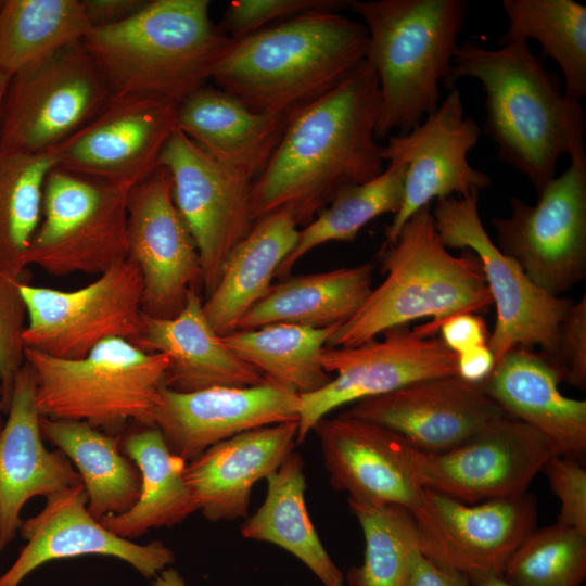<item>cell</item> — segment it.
<instances>
[{
  "instance_id": "obj_13",
  "label": "cell",
  "mask_w": 586,
  "mask_h": 586,
  "mask_svg": "<svg viewBox=\"0 0 586 586\" xmlns=\"http://www.w3.org/2000/svg\"><path fill=\"white\" fill-rule=\"evenodd\" d=\"M158 166L170 176L174 201L196 244L202 286L208 296L230 254L255 224L253 181L214 158L179 129L167 141Z\"/></svg>"
},
{
  "instance_id": "obj_16",
  "label": "cell",
  "mask_w": 586,
  "mask_h": 586,
  "mask_svg": "<svg viewBox=\"0 0 586 586\" xmlns=\"http://www.w3.org/2000/svg\"><path fill=\"white\" fill-rule=\"evenodd\" d=\"M553 455L545 435L505 415L450 450L425 454L412 447L411 461L422 488L477 504L526 493Z\"/></svg>"
},
{
  "instance_id": "obj_18",
  "label": "cell",
  "mask_w": 586,
  "mask_h": 586,
  "mask_svg": "<svg viewBox=\"0 0 586 586\" xmlns=\"http://www.w3.org/2000/svg\"><path fill=\"white\" fill-rule=\"evenodd\" d=\"M177 104L154 97H113L52 150L58 167L132 189L160 167L162 152L177 129Z\"/></svg>"
},
{
  "instance_id": "obj_42",
  "label": "cell",
  "mask_w": 586,
  "mask_h": 586,
  "mask_svg": "<svg viewBox=\"0 0 586 586\" xmlns=\"http://www.w3.org/2000/svg\"><path fill=\"white\" fill-rule=\"evenodd\" d=\"M352 0H232L227 5L220 28L232 39L256 33L271 22L280 23L297 15L348 9Z\"/></svg>"
},
{
  "instance_id": "obj_24",
  "label": "cell",
  "mask_w": 586,
  "mask_h": 586,
  "mask_svg": "<svg viewBox=\"0 0 586 586\" xmlns=\"http://www.w3.org/2000/svg\"><path fill=\"white\" fill-rule=\"evenodd\" d=\"M36 388L35 371L25 361L15 375L0 432V551L16 537L22 509L30 498L82 483L65 454L44 446Z\"/></svg>"
},
{
  "instance_id": "obj_7",
  "label": "cell",
  "mask_w": 586,
  "mask_h": 586,
  "mask_svg": "<svg viewBox=\"0 0 586 586\" xmlns=\"http://www.w3.org/2000/svg\"><path fill=\"white\" fill-rule=\"evenodd\" d=\"M36 380L40 417L84 421L116 432L127 421L153 426L152 413L165 387L168 357L112 337L85 357L56 358L25 348Z\"/></svg>"
},
{
  "instance_id": "obj_26",
  "label": "cell",
  "mask_w": 586,
  "mask_h": 586,
  "mask_svg": "<svg viewBox=\"0 0 586 586\" xmlns=\"http://www.w3.org/2000/svg\"><path fill=\"white\" fill-rule=\"evenodd\" d=\"M133 344L168 357L165 387L175 392L247 387L266 380L224 344L204 315L198 289L189 291L182 310L173 318L143 315L142 333Z\"/></svg>"
},
{
  "instance_id": "obj_2",
  "label": "cell",
  "mask_w": 586,
  "mask_h": 586,
  "mask_svg": "<svg viewBox=\"0 0 586 586\" xmlns=\"http://www.w3.org/2000/svg\"><path fill=\"white\" fill-rule=\"evenodd\" d=\"M462 78H474L483 88L484 132L496 144L498 157L537 193L556 177L563 155L585 150L581 102L564 94L561 78L545 68L528 41L512 40L498 48L459 43L443 85L449 90Z\"/></svg>"
},
{
  "instance_id": "obj_34",
  "label": "cell",
  "mask_w": 586,
  "mask_h": 586,
  "mask_svg": "<svg viewBox=\"0 0 586 586\" xmlns=\"http://www.w3.org/2000/svg\"><path fill=\"white\" fill-rule=\"evenodd\" d=\"M90 28L81 0H1L0 71L12 77L82 42Z\"/></svg>"
},
{
  "instance_id": "obj_45",
  "label": "cell",
  "mask_w": 586,
  "mask_h": 586,
  "mask_svg": "<svg viewBox=\"0 0 586 586\" xmlns=\"http://www.w3.org/2000/svg\"><path fill=\"white\" fill-rule=\"evenodd\" d=\"M441 340L456 355L475 346L487 344L484 320L473 313L457 314L445 319L440 328Z\"/></svg>"
},
{
  "instance_id": "obj_50",
  "label": "cell",
  "mask_w": 586,
  "mask_h": 586,
  "mask_svg": "<svg viewBox=\"0 0 586 586\" xmlns=\"http://www.w3.org/2000/svg\"><path fill=\"white\" fill-rule=\"evenodd\" d=\"M473 584L474 586H513L502 575L482 577Z\"/></svg>"
},
{
  "instance_id": "obj_47",
  "label": "cell",
  "mask_w": 586,
  "mask_h": 586,
  "mask_svg": "<svg viewBox=\"0 0 586 586\" xmlns=\"http://www.w3.org/2000/svg\"><path fill=\"white\" fill-rule=\"evenodd\" d=\"M81 1L91 28L118 24L138 12L146 2L144 0Z\"/></svg>"
},
{
  "instance_id": "obj_11",
  "label": "cell",
  "mask_w": 586,
  "mask_h": 586,
  "mask_svg": "<svg viewBox=\"0 0 586 586\" xmlns=\"http://www.w3.org/2000/svg\"><path fill=\"white\" fill-rule=\"evenodd\" d=\"M569 157L535 204L512 196L510 215L492 219L498 249L555 296L586 276V150Z\"/></svg>"
},
{
  "instance_id": "obj_48",
  "label": "cell",
  "mask_w": 586,
  "mask_h": 586,
  "mask_svg": "<svg viewBox=\"0 0 586 586\" xmlns=\"http://www.w3.org/2000/svg\"><path fill=\"white\" fill-rule=\"evenodd\" d=\"M495 364L488 345L482 344L457 355V375L467 382L482 384Z\"/></svg>"
},
{
  "instance_id": "obj_22",
  "label": "cell",
  "mask_w": 586,
  "mask_h": 586,
  "mask_svg": "<svg viewBox=\"0 0 586 586\" xmlns=\"http://www.w3.org/2000/svg\"><path fill=\"white\" fill-rule=\"evenodd\" d=\"M329 482L346 492L348 500L372 505H398L410 512L420 502L412 446L395 432L344 412L320 419L314 426Z\"/></svg>"
},
{
  "instance_id": "obj_10",
  "label": "cell",
  "mask_w": 586,
  "mask_h": 586,
  "mask_svg": "<svg viewBox=\"0 0 586 586\" xmlns=\"http://www.w3.org/2000/svg\"><path fill=\"white\" fill-rule=\"evenodd\" d=\"M113 98L82 42L11 77L0 120V152L42 154L69 139Z\"/></svg>"
},
{
  "instance_id": "obj_40",
  "label": "cell",
  "mask_w": 586,
  "mask_h": 586,
  "mask_svg": "<svg viewBox=\"0 0 586 586\" xmlns=\"http://www.w3.org/2000/svg\"><path fill=\"white\" fill-rule=\"evenodd\" d=\"M502 576L513 586H582L586 535L558 523L534 528L509 559Z\"/></svg>"
},
{
  "instance_id": "obj_37",
  "label": "cell",
  "mask_w": 586,
  "mask_h": 586,
  "mask_svg": "<svg viewBox=\"0 0 586 586\" xmlns=\"http://www.w3.org/2000/svg\"><path fill=\"white\" fill-rule=\"evenodd\" d=\"M58 167L52 151L0 152V268L26 272V257L42 216L44 184Z\"/></svg>"
},
{
  "instance_id": "obj_6",
  "label": "cell",
  "mask_w": 586,
  "mask_h": 586,
  "mask_svg": "<svg viewBox=\"0 0 586 586\" xmlns=\"http://www.w3.org/2000/svg\"><path fill=\"white\" fill-rule=\"evenodd\" d=\"M464 0H352L380 87L375 138L418 126L440 105L468 13Z\"/></svg>"
},
{
  "instance_id": "obj_36",
  "label": "cell",
  "mask_w": 586,
  "mask_h": 586,
  "mask_svg": "<svg viewBox=\"0 0 586 586\" xmlns=\"http://www.w3.org/2000/svg\"><path fill=\"white\" fill-rule=\"evenodd\" d=\"M508 20L498 43L533 39L542 56L563 76L564 94L576 102L586 94V7L574 0H504Z\"/></svg>"
},
{
  "instance_id": "obj_19",
  "label": "cell",
  "mask_w": 586,
  "mask_h": 586,
  "mask_svg": "<svg viewBox=\"0 0 586 586\" xmlns=\"http://www.w3.org/2000/svg\"><path fill=\"white\" fill-rule=\"evenodd\" d=\"M127 260L141 275L142 311L148 317L177 316L189 291L202 284L198 247L163 167L129 192Z\"/></svg>"
},
{
  "instance_id": "obj_12",
  "label": "cell",
  "mask_w": 586,
  "mask_h": 586,
  "mask_svg": "<svg viewBox=\"0 0 586 586\" xmlns=\"http://www.w3.org/2000/svg\"><path fill=\"white\" fill-rule=\"evenodd\" d=\"M142 279L126 260L86 286L64 291L21 284L27 309L26 348L78 359L112 337L135 342L142 333Z\"/></svg>"
},
{
  "instance_id": "obj_35",
  "label": "cell",
  "mask_w": 586,
  "mask_h": 586,
  "mask_svg": "<svg viewBox=\"0 0 586 586\" xmlns=\"http://www.w3.org/2000/svg\"><path fill=\"white\" fill-rule=\"evenodd\" d=\"M341 324L311 328L272 323L252 330H235L221 336L239 358L298 394L320 390L332 379L319 356Z\"/></svg>"
},
{
  "instance_id": "obj_41",
  "label": "cell",
  "mask_w": 586,
  "mask_h": 586,
  "mask_svg": "<svg viewBox=\"0 0 586 586\" xmlns=\"http://www.w3.org/2000/svg\"><path fill=\"white\" fill-rule=\"evenodd\" d=\"M26 273L16 276L0 268V382L7 412L15 375L26 361L23 335L27 309L21 292Z\"/></svg>"
},
{
  "instance_id": "obj_29",
  "label": "cell",
  "mask_w": 586,
  "mask_h": 586,
  "mask_svg": "<svg viewBox=\"0 0 586 586\" xmlns=\"http://www.w3.org/2000/svg\"><path fill=\"white\" fill-rule=\"evenodd\" d=\"M298 233L293 214L282 208L257 219L234 247L216 288L203 302L204 315L219 336L235 331L241 318L268 292Z\"/></svg>"
},
{
  "instance_id": "obj_39",
  "label": "cell",
  "mask_w": 586,
  "mask_h": 586,
  "mask_svg": "<svg viewBox=\"0 0 586 586\" xmlns=\"http://www.w3.org/2000/svg\"><path fill=\"white\" fill-rule=\"evenodd\" d=\"M365 538L360 565L344 575L348 586H404L419 551L412 513L398 505L372 506L348 500Z\"/></svg>"
},
{
  "instance_id": "obj_27",
  "label": "cell",
  "mask_w": 586,
  "mask_h": 586,
  "mask_svg": "<svg viewBox=\"0 0 586 586\" xmlns=\"http://www.w3.org/2000/svg\"><path fill=\"white\" fill-rule=\"evenodd\" d=\"M561 380L547 357L519 347L495 364L482 386L506 415L545 435L558 455L581 461L586 453V402L564 396Z\"/></svg>"
},
{
  "instance_id": "obj_8",
  "label": "cell",
  "mask_w": 586,
  "mask_h": 586,
  "mask_svg": "<svg viewBox=\"0 0 586 586\" xmlns=\"http://www.w3.org/2000/svg\"><path fill=\"white\" fill-rule=\"evenodd\" d=\"M130 190L55 167L26 265L54 277L100 276L126 262Z\"/></svg>"
},
{
  "instance_id": "obj_43",
  "label": "cell",
  "mask_w": 586,
  "mask_h": 586,
  "mask_svg": "<svg viewBox=\"0 0 586 586\" xmlns=\"http://www.w3.org/2000/svg\"><path fill=\"white\" fill-rule=\"evenodd\" d=\"M542 471L560 501L557 523L586 535V470L581 461L553 455Z\"/></svg>"
},
{
  "instance_id": "obj_15",
  "label": "cell",
  "mask_w": 586,
  "mask_h": 586,
  "mask_svg": "<svg viewBox=\"0 0 586 586\" xmlns=\"http://www.w3.org/2000/svg\"><path fill=\"white\" fill-rule=\"evenodd\" d=\"M382 334V340L372 339L357 346H326L321 351V367L336 375L320 390L300 394L297 444L320 419L343 405L420 380L457 374V355L440 337L423 336L407 326Z\"/></svg>"
},
{
  "instance_id": "obj_31",
  "label": "cell",
  "mask_w": 586,
  "mask_h": 586,
  "mask_svg": "<svg viewBox=\"0 0 586 586\" xmlns=\"http://www.w3.org/2000/svg\"><path fill=\"white\" fill-rule=\"evenodd\" d=\"M266 480V497L241 524L242 537L283 548L302 561L323 586H343L344 574L324 549L306 508L302 457L292 451Z\"/></svg>"
},
{
  "instance_id": "obj_17",
  "label": "cell",
  "mask_w": 586,
  "mask_h": 586,
  "mask_svg": "<svg viewBox=\"0 0 586 586\" xmlns=\"http://www.w3.org/2000/svg\"><path fill=\"white\" fill-rule=\"evenodd\" d=\"M481 133L476 122L464 116L461 93L455 86L418 126L391 136L381 146L384 162L406 166L403 201L385 228L381 250L392 244L407 220L433 200L466 196L489 187L491 177L468 158Z\"/></svg>"
},
{
  "instance_id": "obj_38",
  "label": "cell",
  "mask_w": 586,
  "mask_h": 586,
  "mask_svg": "<svg viewBox=\"0 0 586 586\" xmlns=\"http://www.w3.org/2000/svg\"><path fill=\"white\" fill-rule=\"evenodd\" d=\"M406 166L388 164L374 179L341 191L298 233L295 247L281 263L276 277L285 279L295 264L315 247L328 242L354 241L374 218L396 214L404 195Z\"/></svg>"
},
{
  "instance_id": "obj_33",
  "label": "cell",
  "mask_w": 586,
  "mask_h": 586,
  "mask_svg": "<svg viewBox=\"0 0 586 586\" xmlns=\"http://www.w3.org/2000/svg\"><path fill=\"white\" fill-rule=\"evenodd\" d=\"M43 438L51 442L78 471L97 520L129 510L138 500L141 475L123 453L120 441L84 421L40 417Z\"/></svg>"
},
{
  "instance_id": "obj_3",
  "label": "cell",
  "mask_w": 586,
  "mask_h": 586,
  "mask_svg": "<svg viewBox=\"0 0 586 586\" xmlns=\"http://www.w3.org/2000/svg\"><path fill=\"white\" fill-rule=\"evenodd\" d=\"M368 39L362 22L340 12L304 13L233 39L212 80L252 111L286 115L351 76Z\"/></svg>"
},
{
  "instance_id": "obj_30",
  "label": "cell",
  "mask_w": 586,
  "mask_h": 586,
  "mask_svg": "<svg viewBox=\"0 0 586 586\" xmlns=\"http://www.w3.org/2000/svg\"><path fill=\"white\" fill-rule=\"evenodd\" d=\"M373 265L362 264L329 271L292 276L254 304L237 330L272 323L311 328L342 324L352 318L372 291Z\"/></svg>"
},
{
  "instance_id": "obj_25",
  "label": "cell",
  "mask_w": 586,
  "mask_h": 586,
  "mask_svg": "<svg viewBox=\"0 0 586 586\" xmlns=\"http://www.w3.org/2000/svg\"><path fill=\"white\" fill-rule=\"evenodd\" d=\"M297 429L290 421L250 430L186 463L183 477L198 511L212 522L245 519L253 486L293 451Z\"/></svg>"
},
{
  "instance_id": "obj_49",
  "label": "cell",
  "mask_w": 586,
  "mask_h": 586,
  "mask_svg": "<svg viewBox=\"0 0 586 586\" xmlns=\"http://www.w3.org/2000/svg\"><path fill=\"white\" fill-rule=\"evenodd\" d=\"M156 576L154 586H187L183 578L175 569H165Z\"/></svg>"
},
{
  "instance_id": "obj_20",
  "label": "cell",
  "mask_w": 586,
  "mask_h": 586,
  "mask_svg": "<svg viewBox=\"0 0 586 586\" xmlns=\"http://www.w3.org/2000/svg\"><path fill=\"white\" fill-rule=\"evenodd\" d=\"M343 412L382 425L425 454L450 450L506 415L482 384L457 374L420 380Z\"/></svg>"
},
{
  "instance_id": "obj_1",
  "label": "cell",
  "mask_w": 586,
  "mask_h": 586,
  "mask_svg": "<svg viewBox=\"0 0 586 586\" xmlns=\"http://www.w3.org/2000/svg\"><path fill=\"white\" fill-rule=\"evenodd\" d=\"M380 102L379 79L366 59L333 90L286 114L276 151L252 182L254 220L288 208L306 226L341 191L380 176Z\"/></svg>"
},
{
  "instance_id": "obj_32",
  "label": "cell",
  "mask_w": 586,
  "mask_h": 586,
  "mask_svg": "<svg viewBox=\"0 0 586 586\" xmlns=\"http://www.w3.org/2000/svg\"><path fill=\"white\" fill-rule=\"evenodd\" d=\"M122 450L139 469L140 496L126 512L102 518L103 526L131 540L151 528L174 526L198 511L183 477L187 462L169 450L156 428L142 426L127 435Z\"/></svg>"
},
{
  "instance_id": "obj_46",
  "label": "cell",
  "mask_w": 586,
  "mask_h": 586,
  "mask_svg": "<svg viewBox=\"0 0 586 586\" xmlns=\"http://www.w3.org/2000/svg\"><path fill=\"white\" fill-rule=\"evenodd\" d=\"M404 586H471V582L461 573L435 564L419 550L412 557Z\"/></svg>"
},
{
  "instance_id": "obj_53",
  "label": "cell",
  "mask_w": 586,
  "mask_h": 586,
  "mask_svg": "<svg viewBox=\"0 0 586 586\" xmlns=\"http://www.w3.org/2000/svg\"><path fill=\"white\" fill-rule=\"evenodd\" d=\"M0 3H1V0H0Z\"/></svg>"
},
{
  "instance_id": "obj_9",
  "label": "cell",
  "mask_w": 586,
  "mask_h": 586,
  "mask_svg": "<svg viewBox=\"0 0 586 586\" xmlns=\"http://www.w3.org/2000/svg\"><path fill=\"white\" fill-rule=\"evenodd\" d=\"M431 212L441 242L447 249L471 251L480 260L496 308L487 340L495 361L511 349L532 346L552 358L560 324L573 302L538 288L498 249L482 222L479 192L437 200Z\"/></svg>"
},
{
  "instance_id": "obj_14",
  "label": "cell",
  "mask_w": 586,
  "mask_h": 586,
  "mask_svg": "<svg viewBox=\"0 0 586 586\" xmlns=\"http://www.w3.org/2000/svg\"><path fill=\"white\" fill-rule=\"evenodd\" d=\"M411 513L420 552L473 583L502 575L518 546L535 527L537 502L526 492L466 504L423 488Z\"/></svg>"
},
{
  "instance_id": "obj_23",
  "label": "cell",
  "mask_w": 586,
  "mask_h": 586,
  "mask_svg": "<svg viewBox=\"0 0 586 586\" xmlns=\"http://www.w3.org/2000/svg\"><path fill=\"white\" fill-rule=\"evenodd\" d=\"M87 505L82 483L46 497L43 509L23 520L18 532L27 543L0 575V586H20L46 562L80 556L114 557L146 577L155 576L175 561L174 552L162 542L139 545L115 535L91 515Z\"/></svg>"
},
{
  "instance_id": "obj_21",
  "label": "cell",
  "mask_w": 586,
  "mask_h": 586,
  "mask_svg": "<svg viewBox=\"0 0 586 586\" xmlns=\"http://www.w3.org/2000/svg\"><path fill=\"white\" fill-rule=\"evenodd\" d=\"M300 394L266 377L254 386L191 393L163 387L152 413L169 450L186 462L237 434L297 421Z\"/></svg>"
},
{
  "instance_id": "obj_44",
  "label": "cell",
  "mask_w": 586,
  "mask_h": 586,
  "mask_svg": "<svg viewBox=\"0 0 586 586\" xmlns=\"http://www.w3.org/2000/svg\"><path fill=\"white\" fill-rule=\"evenodd\" d=\"M553 366L561 379L578 388L586 385V297L568 309L558 333Z\"/></svg>"
},
{
  "instance_id": "obj_51",
  "label": "cell",
  "mask_w": 586,
  "mask_h": 586,
  "mask_svg": "<svg viewBox=\"0 0 586 586\" xmlns=\"http://www.w3.org/2000/svg\"><path fill=\"white\" fill-rule=\"evenodd\" d=\"M11 77L5 75L0 71V120H1V112H2V105L7 92L8 85L10 82Z\"/></svg>"
},
{
  "instance_id": "obj_28",
  "label": "cell",
  "mask_w": 586,
  "mask_h": 586,
  "mask_svg": "<svg viewBox=\"0 0 586 586\" xmlns=\"http://www.w3.org/2000/svg\"><path fill=\"white\" fill-rule=\"evenodd\" d=\"M285 125L286 115L252 111L228 92L207 85L177 111V129L252 181L269 163Z\"/></svg>"
},
{
  "instance_id": "obj_5",
  "label": "cell",
  "mask_w": 586,
  "mask_h": 586,
  "mask_svg": "<svg viewBox=\"0 0 586 586\" xmlns=\"http://www.w3.org/2000/svg\"><path fill=\"white\" fill-rule=\"evenodd\" d=\"M383 282L372 289L357 313L329 339L328 347L357 346L392 328L430 318L415 330L434 336L457 314H477L493 305L480 260L471 251L453 255L441 242L431 207L402 227L381 250Z\"/></svg>"
},
{
  "instance_id": "obj_52",
  "label": "cell",
  "mask_w": 586,
  "mask_h": 586,
  "mask_svg": "<svg viewBox=\"0 0 586 586\" xmlns=\"http://www.w3.org/2000/svg\"><path fill=\"white\" fill-rule=\"evenodd\" d=\"M5 416H7V410L4 406L3 390L0 382V432L3 428Z\"/></svg>"
},
{
  "instance_id": "obj_4",
  "label": "cell",
  "mask_w": 586,
  "mask_h": 586,
  "mask_svg": "<svg viewBox=\"0 0 586 586\" xmlns=\"http://www.w3.org/2000/svg\"><path fill=\"white\" fill-rule=\"evenodd\" d=\"M208 0H152L129 18L90 28L82 44L113 97L181 104L206 86L233 39L209 16Z\"/></svg>"
}]
</instances>
